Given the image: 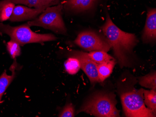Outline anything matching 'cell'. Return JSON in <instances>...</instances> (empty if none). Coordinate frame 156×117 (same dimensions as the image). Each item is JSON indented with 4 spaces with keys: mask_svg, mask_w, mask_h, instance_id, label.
Returning a JSON list of instances; mask_svg holds the SVG:
<instances>
[{
    "mask_svg": "<svg viewBox=\"0 0 156 117\" xmlns=\"http://www.w3.org/2000/svg\"><path fill=\"white\" fill-rule=\"evenodd\" d=\"M104 35L113 49L121 68L129 67L133 49L139 43L135 34L124 32L114 23L108 12H106L105 23L101 27Z\"/></svg>",
    "mask_w": 156,
    "mask_h": 117,
    "instance_id": "6da1fadb",
    "label": "cell"
},
{
    "mask_svg": "<svg viewBox=\"0 0 156 117\" xmlns=\"http://www.w3.org/2000/svg\"><path fill=\"white\" fill-rule=\"evenodd\" d=\"M137 82L132 75H122L117 83L124 116L127 117H155L156 115L148 109L144 101V89L137 90L134 85Z\"/></svg>",
    "mask_w": 156,
    "mask_h": 117,
    "instance_id": "7a4b0ae2",
    "label": "cell"
},
{
    "mask_svg": "<svg viewBox=\"0 0 156 117\" xmlns=\"http://www.w3.org/2000/svg\"><path fill=\"white\" fill-rule=\"evenodd\" d=\"M117 102L113 92L100 91L92 94L77 110L80 112L97 117H120V111L116 108Z\"/></svg>",
    "mask_w": 156,
    "mask_h": 117,
    "instance_id": "3957f363",
    "label": "cell"
},
{
    "mask_svg": "<svg viewBox=\"0 0 156 117\" xmlns=\"http://www.w3.org/2000/svg\"><path fill=\"white\" fill-rule=\"evenodd\" d=\"M0 33L7 34L11 40L16 41L20 46L28 43H42L57 39L52 34H38L33 32L27 23L13 27L0 22Z\"/></svg>",
    "mask_w": 156,
    "mask_h": 117,
    "instance_id": "277c9868",
    "label": "cell"
},
{
    "mask_svg": "<svg viewBox=\"0 0 156 117\" xmlns=\"http://www.w3.org/2000/svg\"><path fill=\"white\" fill-rule=\"evenodd\" d=\"M63 4L47 8L40 16L28 22L27 24L31 26H37L50 29L55 33L63 35H67V29L62 18Z\"/></svg>",
    "mask_w": 156,
    "mask_h": 117,
    "instance_id": "5b68a950",
    "label": "cell"
},
{
    "mask_svg": "<svg viewBox=\"0 0 156 117\" xmlns=\"http://www.w3.org/2000/svg\"><path fill=\"white\" fill-rule=\"evenodd\" d=\"M74 43L88 51L102 50L108 52L111 45L105 36L93 30H85L78 34Z\"/></svg>",
    "mask_w": 156,
    "mask_h": 117,
    "instance_id": "8992f818",
    "label": "cell"
},
{
    "mask_svg": "<svg viewBox=\"0 0 156 117\" xmlns=\"http://www.w3.org/2000/svg\"><path fill=\"white\" fill-rule=\"evenodd\" d=\"M70 57H75L79 61L80 69L86 74L91 84L101 83L98 76L97 64L93 61L88 56V53L79 50H72Z\"/></svg>",
    "mask_w": 156,
    "mask_h": 117,
    "instance_id": "52a82bcc",
    "label": "cell"
},
{
    "mask_svg": "<svg viewBox=\"0 0 156 117\" xmlns=\"http://www.w3.org/2000/svg\"><path fill=\"white\" fill-rule=\"evenodd\" d=\"M48 7L49 6H45L39 8L32 9L17 5L15 6L9 20L11 22H22L34 20Z\"/></svg>",
    "mask_w": 156,
    "mask_h": 117,
    "instance_id": "ba28073f",
    "label": "cell"
},
{
    "mask_svg": "<svg viewBox=\"0 0 156 117\" xmlns=\"http://www.w3.org/2000/svg\"><path fill=\"white\" fill-rule=\"evenodd\" d=\"M142 40L144 43L154 44L156 41V9L148 8Z\"/></svg>",
    "mask_w": 156,
    "mask_h": 117,
    "instance_id": "9c48e42d",
    "label": "cell"
},
{
    "mask_svg": "<svg viewBox=\"0 0 156 117\" xmlns=\"http://www.w3.org/2000/svg\"><path fill=\"white\" fill-rule=\"evenodd\" d=\"M98 0H66L64 8L67 11L80 12L87 11L94 6Z\"/></svg>",
    "mask_w": 156,
    "mask_h": 117,
    "instance_id": "30bf717a",
    "label": "cell"
},
{
    "mask_svg": "<svg viewBox=\"0 0 156 117\" xmlns=\"http://www.w3.org/2000/svg\"><path fill=\"white\" fill-rule=\"evenodd\" d=\"M16 68L17 63L15 60L9 68L12 74L8 75L5 71L0 76V102L7 88H8L16 76Z\"/></svg>",
    "mask_w": 156,
    "mask_h": 117,
    "instance_id": "8fae6325",
    "label": "cell"
},
{
    "mask_svg": "<svg viewBox=\"0 0 156 117\" xmlns=\"http://www.w3.org/2000/svg\"><path fill=\"white\" fill-rule=\"evenodd\" d=\"M116 64V60L114 59L97 64L98 76L101 83H103L110 76Z\"/></svg>",
    "mask_w": 156,
    "mask_h": 117,
    "instance_id": "7c38bea8",
    "label": "cell"
},
{
    "mask_svg": "<svg viewBox=\"0 0 156 117\" xmlns=\"http://www.w3.org/2000/svg\"><path fill=\"white\" fill-rule=\"evenodd\" d=\"M15 6L10 0H2L0 1V22L9 20Z\"/></svg>",
    "mask_w": 156,
    "mask_h": 117,
    "instance_id": "4fadbf2b",
    "label": "cell"
},
{
    "mask_svg": "<svg viewBox=\"0 0 156 117\" xmlns=\"http://www.w3.org/2000/svg\"><path fill=\"white\" fill-rule=\"evenodd\" d=\"M143 93L144 105L156 116V90L144 89Z\"/></svg>",
    "mask_w": 156,
    "mask_h": 117,
    "instance_id": "5bb4252c",
    "label": "cell"
},
{
    "mask_svg": "<svg viewBox=\"0 0 156 117\" xmlns=\"http://www.w3.org/2000/svg\"><path fill=\"white\" fill-rule=\"evenodd\" d=\"M138 79V83L141 86L156 90V73L155 71L144 76L140 77Z\"/></svg>",
    "mask_w": 156,
    "mask_h": 117,
    "instance_id": "9a60e30c",
    "label": "cell"
},
{
    "mask_svg": "<svg viewBox=\"0 0 156 117\" xmlns=\"http://www.w3.org/2000/svg\"><path fill=\"white\" fill-rule=\"evenodd\" d=\"M88 55L90 58L97 64L115 59L107 52L102 50L90 51Z\"/></svg>",
    "mask_w": 156,
    "mask_h": 117,
    "instance_id": "2e32d148",
    "label": "cell"
},
{
    "mask_svg": "<svg viewBox=\"0 0 156 117\" xmlns=\"http://www.w3.org/2000/svg\"><path fill=\"white\" fill-rule=\"evenodd\" d=\"M64 66L66 72L70 75H75L80 69L79 61L73 57L68 58L65 62Z\"/></svg>",
    "mask_w": 156,
    "mask_h": 117,
    "instance_id": "e0dca14e",
    "label": "cell"
},
{
    "mask_svg": "<svg viewBox=\"0 0 156 117\" xmlns=\"http://www.w3.org/2000/svg\"><path fill=\"white\" fill-rule=\"evenodd\" d=\"M14 4H23L30 8H39L47 6L51 7L47 4L45 0H10Z\"/></svg>",
    "mask_w": 156,
    "mask_h": 117,
    "instance_id": "ac0fdd59",
    "label": "cell"
},
{
    "mask_svg": "<svg viewBox=\"0 0 156 117\" xmlns=\"http://www.w3.org/2000/svg\"><path fill=\"white\" fill-rule=\"evenodd\" d=\"M7 49L11 58L16 59L21 54V48L19 43L16 41L10 40L7 43Z\"/></svg>",
    "mask_w": 156,
    "mask_h": 117,
    "instance_id": "d6986e66",
    "label": "cell"
},
{
    "mask_svg": "<svg viewBox=\"0 0 156 117\" xmlns=\"http://www.w3.org/2000/svg\"><path fill=\"white\" fill-rule=\"evenodd\" d=\"M75 115V106L72 103L66 105L58 114L59 117H74Z\"/></svg>",
    "mask_w": 156,
    "mask_h": 117,
    "instance_id": "ffe728a7",
    "label": "cell"
},
{
    "mask_svg": "<svg viewBox=\"0 0 156 117\" xmlns=\"http://www.w3.org/2000/svg\"><path fill=\"white\" fill-rule=\"evenodd\" d=\"M61 1V0H45V1L47 2V4L50 6H53V5L58 4Z\"/></svg>",
    "mask_w": 156,
    "mask_h": 117,
    "instance_id": "44dd1931",
    "label": "cell"
}]
</instances>
